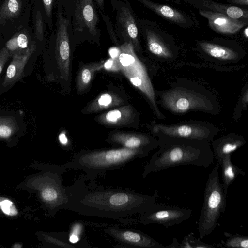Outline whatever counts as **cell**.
I'll return each instance as SVG.
<instances>
[{
	"instance_id": "8fae6325",
	"label": "cell",
	"mask_w": 248,
	"mask_h": 248,
	"mask_svg": "<svg viewBox=\"0 0 248 248\" xmlns=\"http://www.w3.org/2000/svg\"><path fill=\"white\" fill-rule=\"evenodd\" d=\"M107 141L130 149H143L149 152L158 147V142L147 134L124 132H115L109 134Z\"/></svg>"
},
{
	"instance_id": "cb8c5ba5",
	"label": "cell",
	"mask_w": 248,
	"mask_h": 248,
	"mask_svg": "<svg viewBox=\"0 0 248 248\" xmlns=\"http://www.w3.org/2000/svg\"><path fill=\"white\" fill-rule=\"evenodd\" d=\"M103 66V63L96 62L84 65L80 69L78 75L77 81L78 91H83L89 86L95 72Z\"/></svg>"
},
{
	"instance_id": "836d02e7",
	"label": "cell",
	"mask_w": 248,
	"mask_h": 248,
	"mask_svg": "<svg viewBox=\"0 0 248 248\" xmlns=\"http://www.w3.org/2000/svg\"><path fill=\"white\" fill-rule=\"evenodd\" d=\"M43 2L46 14L50 18L51 16L53 0H43Z\"/></svg>"
},
{
	"instance_id": "277c9868",
	"label": "cell",
	"mask_w": 248,
	"mask_h": 248,
	"mask_svg": "<svg viewBox=\"0 0 248 248\" xmlns=\"http://www.w3.org/2000/svg\"><path fill=\"white\" fill-rule=\"evenodd\" d=\"M114 62L115 67L121 70L131 83L145 95L156 116L164 119L165 117L158 108L155 92L146 68L136 55L131 42L120 46Z\"/></svg>"
},
{
	"instance_id": "2e32d148",
	"label": "cell",
	"mask_w": 248,
	"mask_h": 248,
	"mask_svg": "<svg viewBox=\"0 0 248 248\" xmlns=\"http://www.w3.org/2000/svg\"><path fill=\"white\" fill-rule=\"evenodd\" d=\"M135 115L131 106H124L102 114L97 120L99 123L105 125L119 126L129 123Z\"/></svg>"
},
{
	"instance_id": "7c38bea8",
	"label": "cell",
	"mask_w": 248,
	"mask_h": 248,
	"mask_svg": "<svg viewBox=\"0 0 248 248\" xmlns=\"http://www.w3.org/2000/svg\"><path fill=\"white\" fill-rule=\"evenodd\" d=\"M75 29H87L92 35L97 33V16L92 0H78L75 12Z\"/></svg>"
},
{
	"instance_id": "74e56055",
	"label": "cell",
	"mask_w": 248,
	"mask_h": 248,
	"mask_svg": "<svg viewBox=\"0 0 248 248\" xmlns=\"http://www.w3.org/2000/svg\"><path fill=\"white\" fill-rule=\"evenodd\" d=\"M59 140L60 142L63 145H65L67 143V140L66 137L64 135L61 134L59 136Z\"/></svg>"
},
{
	"instance_id": "8992f818",
	"label": "cell",
	"mask_w": 248,
	"mask_h": 248,
	"mask_svg": "<svg viewBox=\"0 0 248 248\" xmlns=\"http://www.w3.org/2000/svg\"><path fill=\"white\" fill-rule=\"evenodd\" d=\"M219 166L217 163L212 170L205 186L203 206L198 227L202 239L212 232L225 210L226 194L219 181Z\"/></svg>"
},
{
	"instance_id": "4fadbf2b",
	"label": "cell",
	"mask_w": 248,
	"mask_h": 248,
	"mask_svg": "<svg viewBox=\"0 0 248 248\" xmlns=\"http://www.w3.org/2000/svg\"><path fill=\"white\" fill-rule=\"evenodd\" d=\"M199 12L207 19L210 28L219 33L233 34L247 24L245 22L230 18L218 12L202 10H200Z\"/></svg>"
},
{
	"instance_id": "603a6c76",
	"label": "cell",
	"mask_w": 248,
	"mask_h": 248,
	"mask_svg": "<svg viewBox=\"0 0 248 248\" xmlns=\"http://www.w3.org/2000/svg\"><path fill=\"white\" fill-rule=\"evenodd\" d=\"M123 100L118 95L110 93H105L97 97L88 105L85 111L93 112L118 106Z\"/></svg>"
},
{
	"instance_id": "83f0119b",
	"label": "cell",
	"mask_w": 248,
	"mask_h": 248,
	"mask_svg": "<svg viewBox=\"0 0 248 248\" xmlns=\"http://www.w3.org/2000/svg\"><path fill=\"white\" fill-rule=\"evenodd\" d=\"M178 248H215L212 245L204 243L194 237L192 233L185 236Z\"/></svg>"
},
{
	"instance_id": "ac0fdd59",
	"label": "cell",
	"mask_w": 248,
	"mask_h": 248,
	"mask_svg": "<svg viewBox=\"0 0 248 248\" xmlns=\"http://www.w3.org/2000/svg\"><path fill=\"white\" fill-rule=\"evenodd\" d=\"M140 0L146 7L167 20L179 24H185L187 21L182 13L169 6L155 3L149 0Z\"/></svg>"
},
{
	"instance_id": "9c48e42d",
	"label": "cell",
	"mask_w": 248,
	"mask_h": 248,
	"mask_svg": "<svg viewBox=\"0 0 248 248\" xmlns=\"http://www.w3.org/2000/svg\"><path fill=\"white\" fill-rule=\"evenodd\" d=\"M104 232L116 241L127 247L166 248L155 239L139 230L109 226Z\"/></svg>"
},
{
	"instance_id": "4dcf8cb0",
	"label": "cell",
	"mask_w": 248,
	"mask_h": 248,
	"mask_svg": "<svg viewBox=\"0 0 248 248\" xmlns=\"http://www.w3.org/2000/svg\"><path fill=\"white\" fill-rule=\"evenodd\" d=\"M35 34L38 39L42 40L43 39L44 31L42 15L40 11H38L35 19Z\"/></svg>"
},
{
	"instance_id": "e575fe53",
	"label": "cell",
	"mask_w": 248,
	"mask_h": 248,
	"mask_svg": "<svg viewBox=\"0 0 248 248\" xmlns=\"http://www.w3.org/2000/svg\"><path fill=\"white\" fill-rule=\"evenodd\" d=\"M241 103L244 109L247 108L248 103V88H246V91L244 92V93L241 97Z\"/></svg>"
},
{
	"instance_id": "1f68e13d",
	"label": "cell",
	"mask_w": 248,
	"mask_h": 248,
	"mask_svg": "<svg viewBox=\"0 0 248 248\" xmlns=\"http://www.w3.org/2000/svg\"><path fill=\"white\" fill-rule=\"evenodd\" d=\"M16 36L20 51L26 50L28 47V39L27 36L24 33H20Z\"/></svg>"
},
{
	"instance_id": "52a82bcc",
	"label": "cell",
	"mask_w": 248,
	"mask_h": 248,
	"mask_svg": "<svg viewBox=\"0 0 248 248\" xmlns=\"http://www.w3.org/2000/svg\"><path fill=\"white\" fill-rule=\"evenodd\" d=\"M152 132L155 135L183 139L213 140L218 129L213 124L199 121H189L166 125L161 124L153 125Z\"/></svg>"
},
{
	"instance_id": "3957f363",
	"label": "cell",
	"mask_w": 248,
	"mask_h": 248,
	"mask_svg": "<svg viewBox=\"0 0 248 248\" xmlns=\"http://www.w3.org/2000/svg\"><path fill=\"white\" fill-rule=\"evenodd\" d=\"M149 151L124 147L80 151L66 165L83 171L87 179L93 180L108 170L120 168L133 160L146 157Z\"/></svg>"
},
{
	"instance_id": "6da1fadb",
	"label": "cell",
	"mask_w": 248,
	"mask_h": 248,
	"mask_svg": "<svg viewBox=\"0 0 248 248\" xmlns=\"http://www.w3.org/2000/svg\"><path fill=\"white\" fill-rule=\"evenodd\" d=\"M81 176L67 186L66 209L85 216L118 219L136 214L140 215L157 208V192L143 194L129 189L107 188L86 185Z\"/></svg>"
},
{
	"instance_id": "f546056e",
	"label": "cell",
	"mask_w": 248,
	"mask_h": 248,
	"mask_svg": "<svg viewBox=\"0 0 248 248\" xmlns=\"http://www.w3.org/2000/svg\"><path fill=\"white\" fill-rule=\"evenodd\" d=\"M0 208L6 215L14 216L18 214V211L13 202L8 199H4L0 202Z\"/></svg>"
},
{
	"instance_id": "d6a6232c",
	"label": "cell",
	"mask_w": 248,
	"mask_h": 248,
	"mask_svg": "<svg viewBox=\"0 0 248 248\" xmlns=\"http://www.w3.org/2000/svg\"><path fill=\"white\" fill-rule=\"evenodd\" d=\"M9 57L10 53L6 47H3L0 50V74Z\"/></svg>"
},
{
	"instance_id": "f1b7e54d",
	"label": "cell",
	"mask_w": 248,
	"mask_h": 248,
	"mask_svg": "<svg viewBox=\"0 0 248 248\" xmlns=\"http://www.w3.org/2000/svg\"><path fill=\"white\" fill-rule=\"evenodd\" d=\"M20 4L18 0H7L4 7V13L9 16H13L19 12Z\"/></svg>"
},
{
	"instance_id": "ba28073f",
	"label": "cell",
	"mask_w": 248,
	"mask_h": 248,
	"mask_svg": "<svg viewBox=\"0 0 248 248\" xmlns=\"http://www.w3.org/2000/svg\"><path fill=\"white\" fill-rule=\"evenodd\" d=\"M192 216L190 209L161 204L157 208L141 214L139 221L144 225L155 223L168 227L180 224Z\"/></svg>"
},
{
	"instance_id": "5b68a950",
	"label": "cell",
	"mask_w": 248,
	"mask_h": 248,
	"mask_svg": "<svg viewBox=\"0 0 248 248\" xmlns=\"http://www.w3.org/2000/svg\"><path fill=\"white\" fill-rule=\"evenodd\" d=\"M204 92L190 87L176 86L160 92L157 95L160 98L159 104L175 114H184L190 111L217 113L216 99Z\"/></svg>"
},
{
	"instance_id": "7402d4cb",
	"label": "cell",
	"mask_w": 248,
	"mask_h": 248,
	"mask_svg": "<svg viewBox=\"0 0 248 248\" xmlns=\"http://www.w3.org/2000/svg\"><path fill=\"white\" fill-rule=\"evenodd\" d=\"M204 5L212 11L220 13L233 19H248V11L238 7L225 5L210 0L204 1Z\"/></svg>"
},
{
	"instance_id": "484cf974",
	"label": "cell",
	"mask_w": 248,
	"mask_h": 248,
	"mask_svg": "<svg viewBox=\"0 0 248 248\" xmlns=\"http://www.w3.org/2000/svg\"><path fill=\"white\" fill-rule=\"evenodd\" d=\"M226 240L223 244V247L227 248H248V237L239 234L232 235L226 233Z\"/></svg>"
},
{
	"instance_id": "4316f807",
	"label": "cell",
	"mask_w": 248,
	"mask_h": 248,
	"mask_svg": "<svg viewBox=\"0 0 248 248\" xmlns=\"http://www.w3.org/2000/svg\"><path fill=\"white\" fill-rule=\"evenodd\" d=\"M16 128V125L13 118L9 117H0V138L10 137Z\"/></svg>"
},
{
	"instance_id": "d6986e66",
	"label": "cell",
	"mask_w": 248,
	"mask_h": 248,
	"mask_svg": "<svg viewBox=\"0 0 248 248\" xmlns=\"http://www.w3.org/2000/svg\"><path fill=\"white\" fill-rule=\"evenodd\" d=\"M199 45L203 51L218 60L232 61L238 58V54L230 48L207 42H201Z\"/></svg>"
},
{
	"instance_id": "7a4b0ae2",
	"label": "cell",
	"mask_w": 248,
	"mask_h": 248,
	"mask_svg": "<svg viewBox=\"0 0 248 248\" xmlns=\"http://www.w3.org/2000/svg\"><path fill=\"white\" fill-rule=\"evenodd\" d=\"M159 149L144 167L142 177L151 173L181 165L208 167L214 157L210 142L155 135Z\"/></svg>"
},
{
	"instance_id": "ffe728a7",
	"label": "cell",
	"mask_w": 248,
	"mask_h": 248,
	"mask_svg": "<svg viewBox=\"0 0 248 248\" xmlns=\"http://www.w3.org/2000/svg\"><path fill=\"white\" fill-rule=\"evenodd\" d=\"M119 22L133 46H138V30L135 20L129 10L122 7L119 13Z\"/></svg>"
},
{
	"instance_id": "ab89813d",
	"label": "cell",
	"mask_w": 248,
	"mask_h": 248,
	"mask_svg": "<svg viewBox=\"0 0 248 248\" xmlns=\"http://www.w3.org/2000/svg\"><path fill=\"white\" fill-rule=\"evenodd\" d=\"M98 4H102L104 0H96Z\"/></svg>"
},
{
	"instance_id": "e0dca14e",
	"label": "cell",
	"mask_w": 248,
	"mask_h": 248,
	"mask_svg": "<svg viewBox=\"0 0 248 248\" xmlns=\"http://www.w3.org/2000/svg\"><path fill=\"white\" fill-rule=\"evenodd\" d=\"M231 155L232 154H229L225 156L219 163L222 169V184L226 195L229 186L237 176L240 175L244 176L246 174L243 170L232 162Z\"/></svg>"
},
{
	"instance_id": "f35d334b",
	"label": "cell",
	"mask_w": 248,
	"mask_h": 248,
	"mask_svg": "<svg viewBox=\"0 0 248 248\" xmlns=\"http://www.w3.org/2000/svg\"><path fill=\"white\" fill-rule=\"evenodd\" d=\"M248 27H246L245 28V29L244 30V35L245 36L246 38H248Z\"/></svg>"
},
{
	"instance_id": "d590c367",
	"label": "cell",
	"mask_w": 248,
	"mask_h": 248,
	"mask_svg": "<svg viewBox=\"0 0 248 248\" xmlns=\"http://www.w3.org/2000/svg\"><path fill=\"white\" fill-rule=\"evenodd\" d=\"M227 1L230 3H233L235 4H238L241 5H248V0H226Z\"/></svg>"
},
{
	"instance_id": "8d00e7d4",
	"label": "cell",
	"mask_w": 248,
	"mask_h": 248,
	"mask_svg": "<svg viewBox=\"0 0 248 248\" xmlns=\"http://www.w3.org/2000/svg\"><path fill=\"white\" fill-rule=\"evenodd\" d=\"M179 243L178 242L176 238H174L172 243L169 246H166V248H178Z\"/></svg>"
},
{
	"instance_id": "44dd1931",
	"label": "cell",
	"mask_w": 248,
	"mask_h": 248,
	"mask_svg": "<svg viewBox=\"0 0 248 248\" xmlns=\"http://www.w3.org/2000/svg\"><path fill=\"white\" fill-rule=\"evenodd\" d=\"M146 39L149 50L155 56L167 59L173 56L172 51L155 32L147 30Z\"/></svg>"
},
{
	"instance_id": "30bf717a",
	"label": "cell",
	"mask_w": 248,
	"mask_h": 248,
	"mask_svg": "<svg viewBox=\"0 0 248 248\" xmlns=\"http://www.w3.org/2000/svg\"><path fill=\"white\" fill-rule=\"evenodd\" d=\"M58 28L56 40L55 54L57 65L62 79L67 80L70 76V45L67 31L69 21L59 12Z\"/></svg>"
},
{
	"instance_id": "9a60e30c",
	"label": "cell",
	"mask_w": 248,
	"mask_h": 248,
	"mask_svg": "<svg viewBox=\"0 0 248 248\" xmlns=\"http://www.w3.org/2000/svg\"><path fill=\"white\" fill-rule=\"evenodd\" d=\"M246 143L244 138L235 133H230L213 140L212 152L219 164L226 155L232 154Z\"/></svg>"
},
{
	"instance_id": "d4e9b609",
	"label": "cell",
	"mask_w": 248,
	"mask_h": 248,
	"mask_svg": "<svg viewBox=\"0 0 248 248\" xmlns=\"http://www.w3.org/2000/svg\"><path fill=\"white\" fill-rule=\"evenodd\" d=\"M85 224L80 220L73 222L70 226L68 233V240L70 243L75 245L78 248L83 247L78 243L84 236Z\"/></svg>"
},
{
	"instance_id": "5bb4252c",
	"label": "cell",
	"mask_w": 248,
	"mask_h": 248,
	"mask_svg": "<svg viewBox=\"0 0 248 248\" xmlns=\"http://www.w3.org/2000/svg\"><path fill=\"white\" fill-rule=\"evenodd\" d=\"M35 50V45L31 44L26 50L13 55V59L9 65L3 82L4 86L11 85L21 79L23 70L30 57Z\"/></svg>"
}]
</instances>
